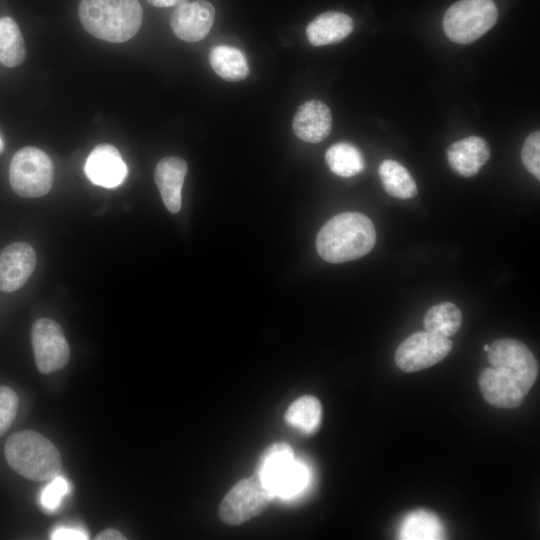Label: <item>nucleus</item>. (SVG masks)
<instances>
[{
    "label": "nucleus",
    "mask_w": 540,
    "mask_h": 540,
    "mask_svg": "<svg viewBox=\"0 0 540 540\" xmlns=\"http://www.w3.org/2000/svg\"><path fill=\"white\" fill-rule=\"evenodd\" d=\"M375 242L376 231L367 216L358 212H344L322 226L316 238V248L325 261L342 263L366 255Z\"/></svg>",
    "instance_id": "nucleus-1"
},
{
    "label": "nucleus",
    "mask_w": 540,
    "mask_h": 540,
    "mask_svg": "<svg viewBox=\"0 0 540 540\" xmlns=\"http://www.w3.org/2000/svg\"><path fill=\"white\" fill-rule=\"evenodd\" d=\"M78 15L86 31L111 43L131 39L142 23L138 0H81Z\"/></svg>",
    "instance_id": "nucleus-2"
},
{
    "label": "nucleus",
    "mask_w": 540,
    "mask_h": 540,
    "mask_svg": "<svg viewBox=\"0 0 540 540\" xmlns=\"http://www.w3.org/2000/svg\"><path fill=\"white\" fill-rule=\"evenodd\" d=\"M9 466L33 481H49L61 471L57 447L36 431L23 430L9 436L4 446Z\"/></svg>",
    "instance_id": "nucleus-3"
},
{
    "label": "nucleus",
    "mask_w": 540,
    "mask_h": 540,
    "mask_svg": "<svg viewBox=\"0 0 540 540\" xmlns=\"http://www.w3.org/2000/svg\"><path fill=\"white\" fill-rule=\"evenodd\" d=\"M256 473L275 497L288 499L300 494L309 483L306 466L296 460L285 442L270 445L260 456Z\"/></svg>",
    "instance_id": "nucleus-4"
},
{
    "label": "nucleus",
    "mask_w": 540,
    "mask_h": 540,
    "mask_svg": "<svg viewBox=\"0 0 540 540\" xmlns=\"http://www.w3.org/2000/svg\"><path fill=\"white\" fill-rule=\"evenodd\" d=\"M498 18L493 0H459L443 17L446 36L458 44H469L489 31Z\"/></svg>",
    "instance_id": "nucleus-5"
},
{
    "label": "nucleus",
    "mask_w": 540,
    "mask_h": 540,
    "mask_svg": "<svg viewBox=\"0 0 540 540\" xmlns=\"http://www.w3.org/2000/svg\"><path fill=\"white\" fill-rule=\"evenodd\" d=\"M9 180L16 194L36 198L47 194L53 183V164L39 148L24 147L18 150L10 163Z\"/></svg>",
    "instance_id": "nucleus-6"
},
{
    "label": "nucleus",
    "mask_w": 540,
    "mask_h": 540,
    "mask_svg": "<svg viewBox=\"0 0 540 540\" xmlns=\"http://www.w3.org/2000/svg\"><path fill=\"white\" fill-rule=\"evenodd\" d=\"M273 498L255 472L239 481L224 496L219 506V517L228 525H241L261 514Z\"/></svg>",
    "instance_id": "nucleus-7"
},
{
    "label": "nucleus",
    "mask_w": 540,
    "mask_h": 540,
    "mask_svg": "<svg viewBox=\"0 0 540 540\" xmlns=\"http://www.w3.org/2000/svg\"><path fill=\"white\" fill-rule=\"evenodd\" d=\"M491 366L510 377L524 395L536 381L538 363L528 347L515 339L495 340L487 351Z\"/></svg>",
    "instance_id": "nucleus-8"
},
{
    "label": "nucleus",
    "mask_w": 540,
    "mask_h": 540,
    "mask_svg": "<svg viewBox=\"0 0 540 540\" xmlns=\"http://www.w3.org/2000/svg\"><path fill=\"white\" fill-rule=\"evenodd\" d=\"M32 347L37 369L49 374L64 368L70 357V348L62 327L54 320L40 318L31 330Z\"/></svg>",
    "instance_id": "nucleus-9"
},
{
    "label": "nucleus",
    "mask_w": 540,
    "mask_h": 540,
    "mask_svg": "<svg viewBox=\"0 0 540 540\" xmlns=\"http://www.w3.org/2000/svg\"><path fill=\"white\" fill-rule=\"evenodd\" d=\"M452 346L449 338L427 331L416 332L397 347L395 363L404 372L423 370L445 358Z\"/></svg>",
    "instance_id": "nucleus-10"
},
{
    "label": "nucleus",
    "mask_w": 540,
    "mask_h": 540,
    "mask_svg": "<svg viewBox=\"0 0 540 540\" xmlns=\"http://www.w3.org/2000/svg\"><path fill=\"white\" fill-rule=\"evenodd\" d=\"M214 19L215 10L212 4L205 0H197L178 5L171 15L170 25L179 39L197 42L207 36Z\"/></svg>",
    "instance_id": "nucleus-11"
},
{
    "label": "nucleus",
    "mask_w": 540,
    "mask_h": 540,
    "mask_svg": "<svg viewBox=\"0 0 540 540\" xmlns=\"http://www.w3.org/2000/svg\"><path fill=\"white\" fill-rule=\"evenodd\" d=\"M36 266V253L26 242L8 245L0 254V290L14 292L30 278Z\"/></svg>",
    "instance_id": "nucleus-12"
},
{
    "label": "nucleus",
    "mask_w": 540,
    "mask_h": 540,
    "mask_svg": "<svg viewBox=\"0 0 540 540\" xmlns=\"http://www.w3.org/2000/svg\"><path fill=\"white\" fill-rule=\"evenodd\" d=\"M84 170L92 183L106 188L120 185L128 172L118 149L107 143L99 144L91 151Z\"/></svg>",
    "instance_id": "nucleus-13"
},
{
    "label": "nucleus",
    "mask_w": 540,
    "mask_h": 540,
    "mask_svg": "<svg viewBox=\"0 0 540 540\" xmlns=\"http://www.w3.org/2000/svg\"><path fill=\"white\" fill-rule=\"evenodd\" d=\"M292 128L294 134L302 141L321 142L330 134L332 128L331 111L322 101H306L294 115Z\"/></svg>",
    "instance_id": "nucleus-14"
},
{
    "label": "nucleus",
    "mask_w": 540,
    "mask_h": 540,
    "mask_svg": "<svg viewBox=\"0 0 540 540\" xmlns=\"http://www.w3.org/2000/svg\"><path fill=\"white\" fill-rule=\"evenodd\" d=\"M489 157V145L479 136H469L456 141L447 149L450 167L463 177L476 175Z\"/></svg>",
    "instance_id": "nucleus-15"
},
{
    "label": "nucleus",
    "mask_w": 540,
    "mask_h": 540,
    "mask_svg": "<svg viewBox=\"0 0 540 540\" xmlns=\"http://www.w3.org/2000/svg\"><path fill=\"white\" fill-rule=\"evenodd\" d=\"M187 170L186 161L176 156L161 159L155 168L156 185L164 205L171 213L180 211L181 190Z\"/></svg>",
    "instance_id": "nucleus-16"
},
{
    "label": "nucleus",
    "mask_w": 540,
    "mask_h": 540,
    "mask_svg": "<svg viewBox=\"0 0 540 540\" xmlns=\"http://www.w3.org/2000/svg\"><path fill=\"white\" fill-rule=\"evenodd\" d=\"M479 387L484 399L500 408H515L525 396L510 377L493 367L482 371Z\"/></svg>",
    "instance_id": "nucleus-17"
},
{
    "label": "nucleus",
    "mask_w": 540,
    "mask_h": 540,
    "mask_svg": "<svg viewBox=\"0 0 540 540\" xmlns=\"http://www.w3.org/2000/svg\"><path fill=\"white\" fill-rule=\"evenodd\" d=\"M353 31V20L345 13L327 11L313 19L306 28V36L313 46L335 44Z\"/></svg>",
    "instance_id": "nucleus-18"
},
{
    "label": "nucleus",
    "mask_w": 540,
    "mask_h": 540,
    "mask_svg": "<svg viewBox=\"0 0 540 540\" xmlns=\"http://www.w3.org/2000/svg\"><path fill=\"white\" fill-rule=\"evenodd\" d=\"M209 61L212 69L226 81H241L249 74L244 54L231 46H215L210 52Z\"/></svg>",
    "instance_id": "nucleus-19"
},
{
    "label": "nucleus",
    "mask_w": 540,
    "mask_h": 540,
    "mask_svg": "<svg viewBox=\"0 0 540 540\" xmlns=\"http://www.w3.org/2000/svg\"><path fill=\"white\" fill-rule=\"evenodd\" d=\"M378 174L385 191L392 197L410 199L417 195V185L410 172L395 160L381 162Z\"/></svg>",
    "instance_id": "nucleus-20"
},
{
    "label": "nucleus",
    "mask_w": 540,
    "mask_h": 540,
    "mask_svg": "<svg viewBox=\"0 0 540 540\" xmlns=\"http://www.w3.org/2000/svg\"><path fill=\"white\" fill-rule=\"evenodd\" d=\"M322 407L320 401L311 395L297 398L287 409V423L305 434H313L321 422Z\"/></svg>",
    "instance_id": "nucleus-21"
},
{
    "label": "nucleus",
    "mask_w": 540,
    "mask_h": 540,
    "mask_svg": "<svg viewBox=\"0 0 540 540\" xmlns=\"http://www.w3.org/2000/svg\"><path fill=\"white\" fill-rule=\"evenodd\" d=\"M326 162L331 171L341 177H352L365 168L362 153L352 144L340 142L328 148L325 154Z\"/></svg>",
    "instance_id": "nucleus-22"
},
{
    "label": "nucleus",
    "mask_w": 540,
    "mask_h": 540,
    "mask_svg": "<svg viewBox=\"0 0 540 540\" xmlns=\"http://www.w3.org/2000/svg\"><path fill=\"white\" fill-rule=\"evenodd\" d=\"M461 323V311L451 302H442L432 306L423 320L425 331L446 338L456 334Z\"/></svg>",
    "instance_id": "nucleus-23"
},
{
    "label": "nucleus",
    "mask_w": 540,
    "mask_h": 540,
    "mask_svg": "<svg viewBox=\"0 0 540 540\" xmlns=\"http://www.w3.org/2000/svg\"><path fill=\"white\" fill-rule=\"evenodd\" d=\"M400 539H442L443 527L439 519L426 510H416L408 514L399 529Z\"/></svg>",
    "instance_id": "nucleus-24"
},
{
    "label": "nucleus",
    "mask_w": 540,
    "mask_h": 540,
    "mask_svg": "<svg viewBox=\"0 0 540 540\" xmlns=\"http://www.w3.org/2000/svg\"><path fill=\"white\" fill-rule=\"evenodd\" d=\"M26 57L25 43L17 23L0 18V61L7 67L20 65Z\"/></svg>",
    "instance_id": "nucleus-25"
},
{
    "label": "nucleus",
    "mask_w": 540,
    "mask_h": 540,
    "mask_svg": "<svg viewBox=\"0 0 540 540\" xmlns=\"http://www.w3.org/2000/svg\"><path fill=\"white\" fill-rule=\"evenodd\" d=\"M69 491V482L64 477L57 475L50 480L41 492L40 502L42 507L49 512L55 511Z\"/></svg>",
    "instance_id": "nucleus-26"
},
{
    "label": "nucleus",
    "mask_w": 540,
    "mask_h": 540,
    "mask_svg": "<svg viewBox=\"0 0 540 540\" xmlns=\"http://www.w3.org/2000/svg\"><path fill=\"white\" fill-rule=\"evenodd\" d=\"M19 399L14 390L0 385V436L12 425L17 411Z\"/></svg>",
    "instance_id": "nucleus-27"
},
{
    "label": "nucleus",
    "mask_w": 540,
    "mask_h": 540,
    "mask_svg": "<svg viewBox=\"0 0 540 540\" xmlns=\"http://www.w3.org/2000/svg\"><path fill=\"white\" fill-rule=\"evenodd\" d=\"M521 160L525 168L538 180L540 179V133H531L524 141Z\"/></svg>",
    "instance_id": "nucleus-28"
},
{
    "label": "nucleus",
    "mask_w": 540,
    "mask_h": 540,
    "mask_svg": "<svg viewBox=\"0 0 540 540\" xmlns=\"http://www.w3.org/2000/svg\"><path fill=\"white\" fill-rule=\"evenodd\" d=\"M53 540H86L88 535L85 531L73 527H59L51 534Z\"/></svg>",
    "instance_id": "nucleus-29"
},
{
    "label": "nucleus",
    "mask_w": 540,
    "mask_h": 540,
    "mask_svg": "<svg viewBox=\"0 0 540 540\" xmlns=\"http://www.w3.org/2000/svg\"><path fill=\"white\" fill-rule=\"evenodd\" d=\"M96 540H123L125 539L124 535L116 529H106L99 533L96 537Z\"/></svg>",
    "instance_id": "nucleus-30"
},
{
    "label": "nucleus",
    "mask_w": 540,
    "mask_h": 540,
    "mask_svg": "<svg viewBox=\"0 0 540 540\" xmlns=\"http://www.w3.org/2000/svg\"><path fill=\"white\" fill-rule=\"evenodd\" d=\"M151 5L156 7L178 6L185 3L186 0H147Z\"/></svg>",
    "instance_id": "nucleus-31"
},
{
    "label": "nucleus",
    "mask_w": 540,
    "mask_h": 540,
    "mask_svg": "<svg viewBox=\"0 0 540 540\" xmlns=\"http://www.w3.org/2000/svg\"><path fill=\"white\" fill-rule=\"evenodd\" d=\"M3 148H4L3 141H2V139L0 137V153H2Z\"/></svg>",
    "instance_id": "nucleus-32"
},
{
    "label": "nucleus",
    "mask_w": 540,
    "mask_h": 540,
    "mask_svg": "<svg viewBox=\"0 0 540 540\" xmlns=\"http://www.w3.org/2000/svg\"><path fill=\"white\" fill-rule=\"evenodd\" d=\"M488 349H489V345H488V344H485V345L483 346V350H484L485 352H487Z\"/></svg>",
    "instance_id": "nucleus-33"
}]
</instances>
